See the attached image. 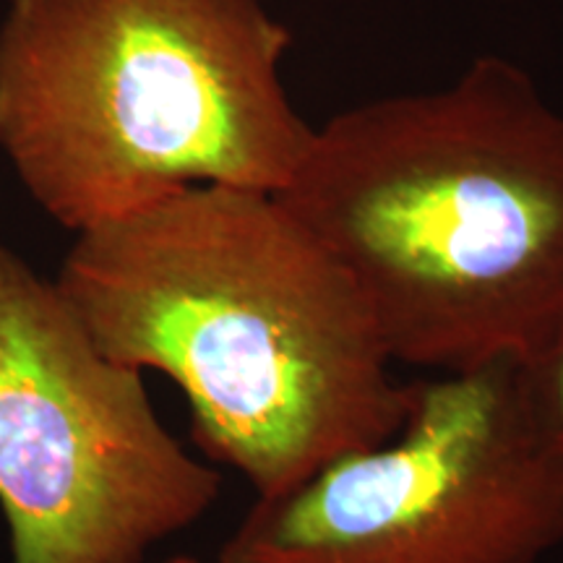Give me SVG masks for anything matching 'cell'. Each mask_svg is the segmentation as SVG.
I'll use <instances>...</instances> for the list:
<instances>
[{"label":"cell","instance_id":"cell-1","mask_svg":"<svg viewBox=\"0 0 563 563\" xmlns=\"http://www.w3.org/2000/svg\"><path fill=\"white\" fill-rule=\"evenodd\" d=\"M55 285L110 361L178 384L256 498L405 422L368 302L274 194L194 186L76 232Z\"/></svg>","mask_w":563,"mask_h":563},{"label":"cell","instance_id":"cell-2","mask_svg":"<svg viewBox=\"0 0 563 563\" xmlns=\"http://www.w3.org/2000/svg\"><path fill=\"white\" fill-rule=\"evenodd\" d=\"M274 196L355 282L391 363L519 357L563 313V112L509 58L340 112Z\"/></svg>","mask_w":563,"mask_h":563},{"label":"cell","instance_id":"cell-3","mask_svg":"<svg viewBox=\"0 0 563 563\" xmlns=\"http://www.w3.org/2000/svg\"><path fill=\"white\" fill-rule=\"evenodd\" d=\"M262 0H11L0 152L66 230L194 186L279 194L313 136Z\"/></svg>","mask_w":563,"mask_h":563},{"label":"cell","instance_id":"cell-4","mask_svg":"<svg viewBox=\"0 0 563 563\" xmlns=\"http://www.w3.org/2000/svg\"><path fill=\"white\" fill-rule=\"evenodd\" d=\"M563 543V456L517 357L410 384L397 433L256 498L217 563H538Z\"/></svg>","mask_w":563,"mask_h":563},{"label":"cell","instance_id":"cell-5","mask_svg":"<svg viewBox=\"0 0 563 563\" xmlns=\"http://www.w3.org/2000/svg\"><path fill=\"white\" fill-rule=\"evenodd\" d=\"M220 498L144 373L100 352L55 279L0 243V506L11 563H144Z\"/></svg>","mask_w":563,"mask_h":563},{"label":"cell","instance_id":"cell-6","mask_svg":"<svg viewBox=\"0 0 563 563\" xmlns=\"http://www.w3.org/2000/svg\"><path fill=\"white\" fill-rule=\"evenodd\" d=\"M517 373L534 428L548 446L563 456V313L517 357Z\"/></svg>","mask_w":563,"mask_h":563},{"label":"cell","instance_id":"cell-7","mask_svg":"<svg viewBox=\"0 0 563 563\" xmlns=\"http://www.w3.org/2000/svg\"><path fill=\"white\" fill-rule=\"evenodd\" d=\"M167 563H201V561L194 559V555H175V559H170Z\"/></svg>","mask_w":563,"mask_h":563}]
</instances>
